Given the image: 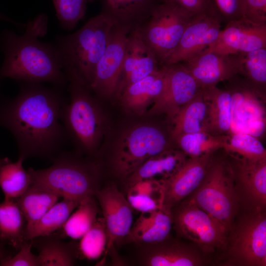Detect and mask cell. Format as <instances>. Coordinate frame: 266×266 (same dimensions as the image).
I'll list each match as a JSON object with an SVG mask.
<instances>
[{
	"instance_id": "1",
	"label": "cell",
	"mask_w": 266,
	"mask_h": 266,
	"mask_svg": "<svg viewBox=\"0 0 266 266\" xmlns=\"http://www.w3.org/2000/svg\"><path fill=\"white\" fill-rule=\"evenodd\" d=\"M60 89L25 83L16 97L0 106V125L14 137L19 157L53 160L62 151L67 137L62 121L66 102Z\"/></svg>"
},
{
	"instance_id": "2",
	"label": "cell",
	"mask_w": 266,
	"mask_h": 266,
	"mask_svg": "<svg viewBox=\"0 0 266 266\" xmlns=\"http://www.w3.org/2000/svg\"><path fill=\"white\" fill-rule=\"evenodd\" d=\"M48 18L40 14L26 25L25 33L17 34L4 30L0 36L4 60L0 78H10L25 83L49 82L62 88L67 82L55 44L42 42L46 34Z\"/></svg>"
},
{
	"instance_id": "3",
	"label": "cell",
	"mask_w": 266,
	"mask_h": 266,
	"mask_svg": "<svg viewBox=\"0 0 266 266\" xmlns=\"http://www.w3.org/2000/svg\"><path fill=\"white\" fill-rule=\"evenodd\" d=\"M114 25L111 19L100 12L75 32L57 35L55 45L64 71L74 73L89 88Z\"/></svg>"
},
{
	"instance_id": "4",
	"label": "cell",
	"mask_w": 266,
	"mask_h": 266,
	"mask_svg": "<svg viewBox=\"0 0 266 266\" xmlns=\"http://www.w3.org/2000/svg\"><path fill=\"white\" fill-rule=\"evenodd\" d=\"M189 200L221 223L228 232L240 210L226 151L211 155L203 179Z\"/></svg>"
},
{
	"instance_id": "5",
	"label": "cell",
	"mask_w": 266,
	"mask_h": 266,
	"mask_svg": "<svg viewBox=\"0 0 266 266\" xmlns=\"http://www.w3.org/2000/svg\"><path fill=\"white\" fill-rule=\"evenodd\" d=\"M49 167L27 170L31 185L49 190L60 197L81 201L95 196L98 188L99 168L94 162L80 160L68 153H59Z\"/></svg>"
},
{
	"instance_id": "6",
	"label": "cell",
	"mask_w": 266,
	"mask_h": 266,
	"mask_svg": "<svg viewBox=\"0 0 266 266\" xmlns=\"http://www.w3.org/2000/svg\"><path fill=\"white\" fill-rule=\"evenodd\" d=\"M216 260L225 266H266V211L239 212L228 232L225 248Z\"/></svg>"
},
{
	"instance_id": "7",
	"label": "cell",
	"mask_w": 266,
	"mask_h": 266,
	"mask_svg": "<svg viewBox=\"0 0 266 266\" xmlns=\"http://www.w3.org/2000/svg\"><path fill=\"white\" fill-rule=\"evenodd\" d=\"M172 148H178L171 135V124L164 128L146 124L135 126L123 134L111 156L114 174L123 180L149 158Z\"/></svg>"
},
{
	"instance_id": "8",
	"label": "cell",
	"mask_w": 266,
	"mask_h": 266,
	"mask_svg": "<svg viewBox=\"0 0 266 266\" xmlns=\"http://www.w3.org/2000/svg\"><path fill=\"white\" fill-rule=\"evenodd\" d=\"M69 82L70 102L63 110L62 121L67 136H70L85 152L96 150L101 136L103 120L90 95L89 87L76 75L65 72Z\"/></svg>"
},
{
	"instance_id": "9",
	"label": "cell",
	"mask_w": 266,
	"mask_h": 266,
	"mask_svg": "<svg viewBox=\"0 0 266 266\" xmlns=\"http://www.w3.org/2000/svg\"><path fill=\"white\" fill-rule=\"evenodd\" d=\"M170 213L177 237L189 241L210 261L223 251L228 232L215 218L188 199L172 207Z\"/></svg>"
},
{
	"instance_id": "10",
	"label": "cell",
	"mask_w": 266,
	"mask_h": 266,
	"mask_svg": "<svg viewBox=\"0 0 266 266\" xmlns=\"http://www.w3.org/2000/svg\"><path fill=\"white\" fill-rule=\"evenodd\" d=\"M194 16L174 3L164 1L138 29L142 39L161 66L177 46Z\"/></svg>"
},
{
	"instance_id": "11",
	"label": "cell",
	"mask_w": 266,
	"mask_h": 266,
	"mask_svg": "<svg viewBox=\"0 0 266 266\" xmlns=\"http://www.w3.org/2000/svg\"><path fill=\"white\" fill-rule=\"evenodd\" d=\"M240 209L264 211L266 206V157L250 161L227 153Z\"/></svg>"
},
{
	"instance_id": "12",
	"label": "cell",
	"mask_w": 266,
	"mask_h": 266,
	"mask_svg": "<svg viewBox=\"0 0 266 266\" xmlns=\"http://www.w3.org/2000/svg\"><path fill=\"white\" fill-rule=\"evenodd\" d=\"M130 32L114 25L105 49L98 62L89 86L97 95L115 96L123 65Z\"/></svg>"
},
{
	"instance_id": "13",
	"label": "cell",
	"mask_w": 266,
	"mask_h": 266,
	"mask_svg": "<svg viewBox=\"0 0 266 266\" xmlns=\"http://www.w3.org/2000/svg\"><path fill=\"white\" fill-rule=\"evenodd\" d=\"M136 245L141 266H202L210 263L192 243L170 235L158 242Z\"/></svg>"
},
{
	"instance_id": "14",
	"label": "cell",
	"mask_w": 266,
	"mask_h": 266,
	"mask_svg": "<svg viewBox=\"0 0 266 266\" xmlns=\"http://www.w3.org/2000/svg\"><path fill=\"white\" fill-rule=\"evenodd\" d=\"M165 66L162 90L149 108V113L165 114L170 119L201 88L182 63Z\"/></svg>"
},
{
	"instance_id": "15",
	"label": "cell",
	"mask_w": 266,
	"mask_h": 266,
	"mask_svg": "<svg viewBox=\"0 0 266 266\" xmlns=\"http://www.w3.org/2000/svg\"><path fill=\"white\" fill-rule=\"evenodd\" d=\"M102 211L107 241L104 255L117 242L124 240L133 224V208L114 184L98 189L95 194Z\"/></svg>"
},
{
	"instance_id": "16",
	"label": "cell",
	"mask_w": 266,
	"mask_h": 266,
	"mask_svg": "<svg viewBox=\"0 0 266 266\" xmlns=\"http://www.w3.org/2000/svg\"><path fill=\"white\" fill-rule=\"evenodd\" d=\"M263 48H266V24L244 17L227 22L217 40L207 48L229 55Z\"/></svg>"
},
{
	"instance_id": "17",
	"label": "cell",
	"mask_w": 266,
	"mask_h": 266,
	"mask_svg": "<svg viewBox=\"0 0 266 266\" xmlns=\"http://www.w3.org/2000/svg\"><path fill=\"white\" fill-rule=\"evenodd\" d=\"M212 154L188 157L172 176L162 180L161 208L170 210L195 192L203 179Z\"/></svg>"
},
{
	"instance_id": "18",
	"label": "cell",
	"mask_w": 266,
	"mask_h": 266,
	"mask_svg": "<svg viewBox=\"0 0 266 266\" xmlns=\"http://www.w3.org/2000/svg\"><path fill=\"white\" fill-rule=\"evenodd\" d=\"M222 22L220 19L209 15L194 16L163 66L182 62L208 48L217 40L222 30Z\"/></svg>"
},
{
	"instance_id": "19",
	"label": "cell",
	"mask_w": 266,
	"mask_h": 266,
	"mask_svg": "<svg viewBox=\"0 0 266 266\" xmlns=\"http://www.w3.org/2000/svg\"><path fill=\"white\" fill-rule=\"evenodd\" d=\"M156 55L141 38L138 29L129 33L121 75L115 96L128 86L159 69Z\"/></svg>"
},
{
	"instance_id": "20",
	"label": "cell",
	"mask_w": 266,
	"mask_h": 266,
	"mask_svg": "<svg viewBox=\"0 0 266 266\" xmlns=\"http://www.w3.org/2000/svg\"><path fill=\"white\" fill-rule=\"evenodd\" d=\"M182 63L200 87L216 86L238 74L230 55L207 48L192 56Z\"/></svg>"
},
{
	"instance_id": "21",
	"label": "cell",
	"mask_w": 266,
	"mask_h": 266,
	"mask_svg": "<svg viewBox=\"0 0 266 266\" xmlns=\"http://www.w3.org/2000/svg\"><path fill=\"white\" fill-rule=\"evenodd\" d=\"M206 103L202 131L217 136L230 135L232 122V96L230 91L213 86L201 88Z\"/></svg>"
},
{
	"instance_id": "22",
	"label": "cell",
	"mask_w": 266,
	"mask_h": 266,
	"mask_svg": "<svg viewBox=\"0 0 266 266\" xmlns=\"http://www.w3.org/2000/svg\"><path fill=\"white\" fill-rule=\"evenodd\" d=\"M163 0H100V12L130 32L139 29Z\"/></svg>"
},
{
	"instance_id": "23",
	"label": "cell",
	"mask_w": 266,
	"mask_h": 266,
	"mask_svg": "<svg viewBox=\"0 0 266 266\" xmlns=\"http://www.w3.org/2000/svg\"><path fill=\"white\" fill-rule=\"evenodd\" d=\"M166 66H164L126 87L117 97L128 110L138 114L146 111L162 90Z\"/></svg>"
},
{
	"instance_id": "24",
	"label": "cell",
	"mask_w": 266,
	"mask_h": 266,
	"mask_svg": "<svg viewBox=\"0 0 266 266\" xmlns=\"http://www.w3.org/2000/svg\"><path fill=\"white\" fill-rule=\"evenodd\" d=\"M172 228L170 210L161 208L151 212L141 213L125 240L135 244L158 242L170 235Z\"/></svg>"
},
{
	"instance_id": "25",
	"label": "cell",
	"mask_w": 266,
	"mask_h": 266,
	"mask_svg": "<svg viewBox=\"0 0 266 266\" xmlns=\"http://www.w3.org/2000/svg\"><path fill=\"white\" fill-rule=\"evenodd\" d=\"M188 157L179 149L172 148L149 158L124 180L127 188L143 179L165 180L169 178L180 168Z\"/></svg>"
},
{
	"instance_id": "26",
	"label": "cell",
	"mask_w": 266,
	"mask_h": 266,
	"mask_svg": "<svg viewBox=\"0 0 266 266\" xmlns=\"http://www.w3.org/2000/svg\"><path fill=\"white\" fill-rule=\"evenodd\" d=\"M205 114L206 103L201 88L171 119H168L174 141L182 135L201 131Z\"/></svg>"
},
{
	"instance_id": "27",
	"label": "cell",
	"mask_w": 266,
	"mask_h": 266,
	"mask_svg": "<svg viewBox=\"0 0 266 266\" xmlns=\"http://www.w3.org/2000/svg\"><path fill=\"white\" fill-rule=\"evenodd\" d=\"M27 222L15 200L0 203V239L19 250L26 241Z\"/></svg>"
},
{
	"instance_id": "28",
	"label": "cell",
	"mask_w": 266,
	"mask_h": 266,
	"mask_svg": "<svg viewBox=\"0 0 266 266\" xmlns=\"http://www.w3.org/2000/svg\"><path fill=\"white\" fill-rule=\"evenodd\" d=\"M238 74L260 92L266 94V48L229 55Z\"/></svg>"
},
{
	"instance_id": "29",
	"label": "cell",
	"mask_w": 266,
	"mask_h": 266,
	"mask_svg": "<svg viewBox=\"0 0 266 266\" xmlns=\"http://www.w3.org/2000/svg\"><path fill=\"white\" fill-rule=\"evenodd\" d=\"M81 201L63 198L49 209L39 219L27 226L26 240L49 235L62 228Z\"/></svg>"
},
{
	"instance_id": "30",
	"label": "cell",
	"mask_w": 266,
	"mask_h": 266,
	"mask_svg": "<svg viewBox=\"0 0 266 266\" xmlns=\"http://www.w3.org/2000/svg\"><path fill=\"white\" fill-rule=\"evenodd\" d=\"M60 198L59 195L46 189L30 185L15 200L25 218L27 227L39 219L58 202Z\"/></svg>"
},
{
	"instance_id": "31",
	"label": "cell",
	"mask_w": 266,
	"mask_h": 266,
	"mask_svg": "<svg viewBox=\"0 0 266 266\" xmlns=\"http://www.w3.org/2000/svg\"><path fill=\"white\" fill-rule=\"evenodd\" d=\"M25 160L20 157L15 162L7 158L0 159V187L4 200H16L30 187L31 179L23 166Z\"/></svg>"
},
{
	"instance_id": "32",
	"label": "cell",
	"mask_w": 266,
	"mask_h": 266,
	"mask_svg": "<svg viewBox=\"0 0 266 266\" xmlns=\"http://www.w3.org/2000/svg\"><path fill=\"white\" fill-rule=\"evenodd\" d=\"M34 244L38 251L39 266H71L75 253L72 246L52 234L38 237Z\"/></svg>"
},
{
	"instance_id": "33",
	"label": "cell",
	"mask_w": 266,
	"mask_h": 266,
	"mask_svg": "<svg viewBox=\"0 0 266 266\" xmlns=\"http://www.w3.org/2000/svg\"><path fill=\"white\" fill-rule=\"evenodd\" d=\"M95 196L81 200L62 227L64 235L73 239H80L98 218L99 207Z\"/></svg>"
},
{
	"instance_id": "34",
	"label": "cell",
	"mask_w": 266,
	"mask_h": 266,
	"mask_svg": "<svg viewBox=\"0 0 266 266\" xmlns=\"http://www.w3.org/2000/svg\"><path fill=\"white\" fill-rule=\"evenodd\" d=\"M229 136L214 135L200 131L182 135L177 137L175 142L177 148L188 157L197 158L212 154L223 148Z\"/></svg>"
},
{
	"instance_id": "35",
	"label": "cell",
	"mask_w": 266,
	"mask_h": 266,
	"mask_svg": "<svg viewBox=\"0 0 266 266\" xmlns=\"http://www.w3.org/2000/svg\"><path fill=\"white\" fill-rule=\"evenodd\" d=\"M223 148L227 153L250 160L266 157V150L254 136L245 133H232Z\"/></svg>"
},
{
	"instance_id": "36",
	"label": "cell",
	"mask_w": 266,
	"mask_h": 266,
	"mask_svg": "<svg viewBox=\"0 0 266 266\" xmlns=\"http://www.w3.org/2000/svg\"><path fill=\"white\" fill-rule=\"evenodd\" d=\"M79 250L88 260H96L104 253L107 241L103 217H98L92 227L80 238Z\"/></svg>"
},
{
	"instance_id": "37",
	"label": "cell",
	"mask_w": 266,
	"mask_h": 266,
	"mask_svg": "<svg viewBox=\"0 0 266 266\" xmlns=\"http://www.w3.org/2000/svg\"><path fill=\"white\" fill-rule=\"evenodd\" d=\"M60 26L65 30L73 29L85 15L90 0H52Z\"/></svg>"
},
{
	"instance_id": "38",
	"label": "cell",
	"mask_w": 266,
	"mask_h": 266,
	"mask_svg": "<svg viewBox=\"0 0 266 266\" xmlns=\"http://www.w3.org/2000/svg\"><path fill=\"white\" fill-rule=\"evenodd\" d=\"M33 240L25 241L13 257L6 256L0 261L1 266H39L37 255L32 252Z\"/></svg>"
},
{
	"instance_id": "39",
	"label": "cell",
	"mask_w": 266,
	"mask_h": 266,
	"mask_svg": "<svg viewBox=\"0 0 266 266\" xmlns=\"http://www.w3.org/2000/svg\"><path fill=\"white\" fill-rule=\"evenodd\" d=\"M164 1L174 3L194 15H209L223 22L212 0H163Z\"/></svg>"
},
{
	"instance_id": "40",
	"label": "cell",
	"mask_w": 266,
	"mask_h": 266,
	"mask_svg": "<svg viewBox=\"0 0 266 266\" xmlns=\"http://www.w3.org/2000/svg\"><path fill=\"white\" fill-rule=\"evenodd\" d=\"M223 22L231 21L244 17L242 0H212Z\"/></svg>"
},
{
	"instance_id": "41",
	"label": "cell",
	"mask_w": 266,
	"mask_h": 266,
	"mask_svg": "<svg viewBox=\"0 0 266 266\" xmlns=\"http://www.w3.org/2000/svg\"><path fill=\"white\" fill-rule=\"evenodd\" d=\"M127 189V192L152 197L158 200L161 204L162 180L143 179L134 183Z\"/></svg>"
},
{
	"instance_id": "42",
	"label": "cell",
	"mask_w": 266,
	"mask_h": 266,
	"mask_svg": "<svg viewBox=\"0 0 266 266\" xmlns=\"http://www.w3.org/2000/svg\"><path fill=\"white\" fill-rule=\"evenodd\" d=\"M244 15L256 23L266 24V0H242Z\"/></svg>"
},
{
	"instance_id": "43",
	"label": "cell",
	"mask_w": 266,
	"mask_h": 266,
	"mask_svg": "<svg viewBox=\"0 0 266 266\" xmlns=\"http://www.w3.org/2000/svg\"><path fill=\"white\" fill-rule=\"evenodd\" d=\"M133 209L141 213L149 212L161 208V203L149 196L127 192L126 197Z\"/></svg>"
},
{
	"instance_id": "44",
	"label": "cell",
	"mask_w": 266,
	"mask_h": 266,
	"mask_svg": "<svg viewBox=\"0 0 266 266\" xmlns=\"http://www.w3.org/2000/svg\"><path fill=\"white\" fill-rule=\"evenodd\" d=\"M0 20H3V21H7V22L11 23L14 24H15V25H16L17 26H18V27H21V26L22 27H25V25H24L21 24L20 23H17V22L14 21L13 20H12V19H11L8 17L4 15L3 14H1L0 13Z\"/></svg>"
},
{
	"instance_id": "45",
	"label": "cell",
	"mask_w": 266,
	"mask_h": 266,
	"mask_svg": "<svg viewBox=\"0 0 266 266\" xmlns=\"http://www.w3.org/2000/svg\"><path fill=\"white\" fill-rule=\"evenodd\" d=\"M6 256V251L3 244V242L0 239V261Z\"/></svg>"
},
{
	"instance_id": "46",
	"label": "cell",
	"mask_w": 266,
	"mask_h": 266,
	"mask_svg": "<svg viewBox=\"0 0 266 266\" xmlns=\"http://www.w3.org/2000/svg\"><path fill=\"white\" fill-rule=\"evenodd\" d=\"M91 0V1H93V0Z\"/></svg>"
}]
</instances>
